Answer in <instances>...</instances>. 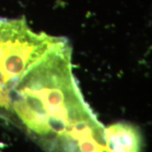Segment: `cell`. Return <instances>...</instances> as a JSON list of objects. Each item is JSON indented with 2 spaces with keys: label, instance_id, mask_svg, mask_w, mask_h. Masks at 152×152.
Instances as JSON below:
<instances>
[{
  "label": "cell",
  "instance_id": "obj_1",
  "mask_svg": "<svg viewBox=\"0 0 152 152\" xmlns=\"http://www.w3.org/2000/svg\"><path fill=\"white\" fill-rule=\"evenodd\" d=\"M9 103L6 118L44 151L92 113L73 75L67 40L26 71L10 91Z\"/></svg>",
  "mask_w": 152,
  "mask_h": 152
},
{
  "label": "cell",
  "instance_id": "obj_2",
  "mask_svg": "<svg viewBox=\"0 0 152 152\" xmlns=\"http://www.w3.org/2000/svg\"><path fill=\"white\" fill-rule=\"evenodd\" d=\"M64 41L34 32L24 19L0 20V96L9 100L10 91L26 71Z\"/></svg>",
  "mask_w": 152,
  "mask_h": 152
},
{
  "label": "cell",
  "instance_id": "obj_3",
  "mask_svg": "<svg viewBox=\"0 0 152 152\" xmlns=\"http://www.w3.org/2000/svg\"><path fill=\"white\" fill-rule=\"evenodd\" d=\"M109 152H141L142 135L134 125L120 122L104 130Z\"/></svg>",
  "mask_w": 152,
  "mask_h": 152
}]
</instances>
